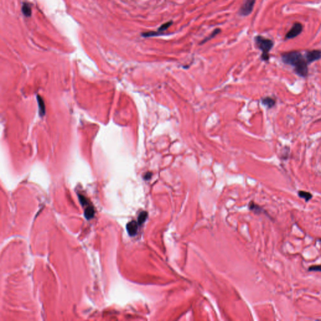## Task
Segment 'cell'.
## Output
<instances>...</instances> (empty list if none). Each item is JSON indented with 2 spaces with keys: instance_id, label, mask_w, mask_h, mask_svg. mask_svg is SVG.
<instances>
[{
  "instance_id": "cell-12",
  "label": "cell",
  "mask_w": 321,
  "mask_h": 321,
  "mask_svg": "<svg viewBox=\"0 0 321 321\" xmlns=\"http://www.w3.org/2000/svg\"><path fill=\"white\" fill-rule=\"evenodd\" d=\"M38 102L39 105V109H40V114L41 115H43L45 114V104L43 103V100L42 99V97H40L38 96Z\"/></svg>"
},
{
  "instance_id": "cell-16",
  "label": "cell",
  "mask_w": 321,
  "mask_h": 321,
  "mask_svg": "<svg viewBox=\"0 0 321 321\" xmlns=\"http://www.w3.org/2000/svg\"><path fill=\"white\" fill-rule=\"evenodd\" d=\"M309 271L310 272H321V265H313L309 268Z\"/></svg>"
},
{
  "instance_id": "cell-3",
  "label": "cell",
  "mask_w": 321,
  "mask_h": 321,
  "mask_svg": "<svg viewBox=\"0 0 321 321\" xmlns=\"http://www.w3.org/2000/svg\"><path fill=\"white\" fill-rule=\"evenodd\" d=\"M256 0H246L245 3L241 6V7L239 11V14L241 16H248L253 11L255 3Z\"/></svg>"
},
{
  "instance_id": "cell-18",
  "label": "cell",
  "mask_w": 321,
  "mask_h": 321,
  "mask_svg": "<svg viewBox=\"0 0 321 321\" xmlns=\"http://www.w3.org/2000/svg\"><path fill=\"white\" fill-rule=\"evenodd\" d=\"M151 176H152L151 173V172H147V174L145 175V176H144V179H150L151 177Z\"/></svg>"
},
{
  "instance_id": "cell-5",
  "label": "cell",
  "mask_w": 321,
  "mask_h": 321,
  "mask_svg": "<svg viewBox=\"0 0 321 321\" xmlns=\"http://www.w3.org/2000/svg\"><path fill=\"white\" fill-rule=\"evenodd\" d=\"M302 25L299 23H295L290 30L286 34V38L287 39L294 38L297 36L302 32Z\"/></svg>"
},
{
  "instance_id": "cell-17",
  "label": "cell",
  "mask_w": 321,
  "mask_h": 321,
  "mask_svg": "<svg viewBox=\"0 0 321 321\" xmlns=\"http://www.w3.org/2000/svg\"><path fill=\"white\" fill-rule=\"evenodd\" d=\"M250 208L251 210L256 211V212H260L261 210H262V209H261L260 207H259L258 205H256V204H254L253 202H251L250 203Z\"/></svg>"
},
{
  "instance_id": "cell-14",
  "label": "cell",
  "mask_w": 321,
  "mask_h": 321,
  "mask_svg": "<svg viewBox=\"0 0 321 321\" xmlns=\"http://www.w3.org/2000/svg\"><path fill=\"white\" fill-rule=\"evenodd\" d=\"M172 23H173V22H172V21H170L166 22V23L162 24V25H161V26H160V27L158 28V32H160H160H162V31H164L166 30L167 29H168V28H169L171 26V25H172Z\"/></svg>"
},
{
  "instance_id": "cell-15",
  "label": "cell",
  "mask_w": 321,
  "mask_h": 321,
  "mask_svg": "<svg viewBox=\"0 0 321 321\" xmlns=\"http://www.w3.org/2000/svg\"><path fill=\"white\" fill-rule=\"evenodd\" d=\"M142 36L144 37H151V36H159L162 34L160 32H155V31H148V32H144L143 33Z\"/></svg>"
},
{
  "instance_id": "cell-1",
  "label": "cell",
  "mask_w": 321,
  "mask_h": 321,
  "mask_svg": "<svg viewBox=\"0 0 321 321\" xmlns=\"http://www.w3.org/2000/svg\"><path fill=\"white\" fill-rule=\"evenodd\" d=\"M282 60L285 64L294 67L295 74L302 77H306L308 74L307 62L300 52L293 51L284 53Z\"/></svg>"
},
{
  "instance_id": "cell-10",
  "label": "cell",
  "mask_w": 321,
  "mask_h": 321,
  "mask_svg": "<svg viewBox=\"0 0 321 321\" xmlns=\"http://www.w3.org/2000/svg\"><path fill=\"white\" fill-rule=\"evenodd\" d=\"M94 214H95V212H94V209L92 206H89L85 210V216L88 220L93 218Z\"/></svg>"
},
{
  "instance_id": "cell-13",
  "label": "cell",
  "mask_w": 321,
  "mask_h": 321,
  "mask_svg": "<svg viewBox=\"0 0 321 321\" xmlns=\"http://www.w3.org/2000/svg\"><path fill=\"white\" fill-rule=\"evenodd\" d=\"M147 217V213L146 212H142L139 215L137 220V222L139 225H142L143 223L146 221Z\"/></svg>"
},
{
  "instance_id": "cell-2",
  "label": "cell",
  "mask_w": 321,
  "mask_h": 321,
  "mask_svg": "<svg viewBox=\"0 0 321 321\" xmlns=\"http://www.w3.org/2000/svg\"><path fill=\"white\" fill-rule=\"evenodd\" d=\"M256 45L260 50H262V59L263 60L267 61L269 59V53L272 48L273 43L271 40L265 38L262 36H257L255 38Z\"/></svg>"
},
{
  "instance_id": "cell-19",
  "label": "cell",
  "mask_w": 321,
  "mask_h": 321,
  "mask_svg": "<svg viewBox=\"0 0 321 321\" xmlns=\"http://www.w3.org/2000/svg\"><path fill=\"white\" fill-rule=\"evenodd\" d=\"M320 241H321V238H320Z\"/></svg>"
},
{
  "instance_id": "cell-8",
  "label": "cell",
  "mask_w": 321,
  "mask_h": 321,
  "mask_svg": "<svg viewBox=\"0 0 321 321\" xmlns=\"http://www.w3.org/2000/svg\"><path fill=\"white\" fill-rule=\"evenodd\" d=\"M22 12L23 15L27 17H29L31 15V8L29 3H24L22 6Z\"/></svg>"
},
{
  "instance_id": "cell-4",
  "label": "cell",
  "mask_w": 321,
  "mask_h": 321,
  "mask_svg": "<svg viewBox=\"0 0 321 321\" xmlns=\"http://www.w3.org/2000/svg\"><path fill=\"white\" fill-rule=\"evenodd\" d=\"M321 58V51L320 50H314L311 51H308L306 53V62L308 64L312 63L318 60Z\"/></svg>"
},
{
  "instance_id": "cell-7",
  "label": "cell",
  "mask_w": 321,
  "mask_h": 321,
  "mask_svg": "<svg viewBox=\"0 0 321 321\" xmlns=\"http://www.w3.org/2000/svg\"><path fill=\"white\" fill-rule=\"evenodd\" d=\"M262 102L264 105L267 107L269 109H271L275 105L276 101L274 99L270 97H267L262 100Z\"/></svg>"
},
{
  "instance_id": "cell-9",
  "label": "cell",
  "mask_w": 321,
  "mask_h": 321,
  "mask_svg": "<svg viewBox=\"0 0 321 321\" xmlns=\"http://www.w3.org/2000/svg\"><path fill=\"white\" fill-rule=\"evenodd\" d=\"M298 196L301 198H303L306 201H309L310 199H312V194H311L309 192H307V191H299L298 192Z\"/></svg>"
},
{
  "instance_id": "cell-11",
  "label": "cell",
  "mask_w": 321,
  "mask_h": 321,
  "mask_svg": "<svg viewBox=\"0 0 321 321\" xmlns=\"http://www.w3.org/2000/svg\"><path fill=\"white\" fill-rule=\"evenodd\" d=\"M220 32H221V30H220V28H216V29H215V30L213 31L212 34H210L205 39H204V40H203L202 42L200 43V44H203V43H206V42H208V41H209L210 40H211L212 38H213L215 37L216 35V34H218Z\"/></svg>"
},
{
  "instance_id": "cell-6",
  "label": "cell",
  "mask_w": 321,
  "mask_h": 321,
  "mask_svg": "<svg viewBox=\"0 0 321 321\" xmlns=\"http://www.w3.org/2000/svg\"><path fill=\"white\" fill-rule=\"evenodd\" d=\"M138 225H139V223H138L137 222L134 221V220H133V221L128 223L126 226V229L129 235L130 236H134L136 235L137 232Z\"/></svg>"
}]
</instances>
